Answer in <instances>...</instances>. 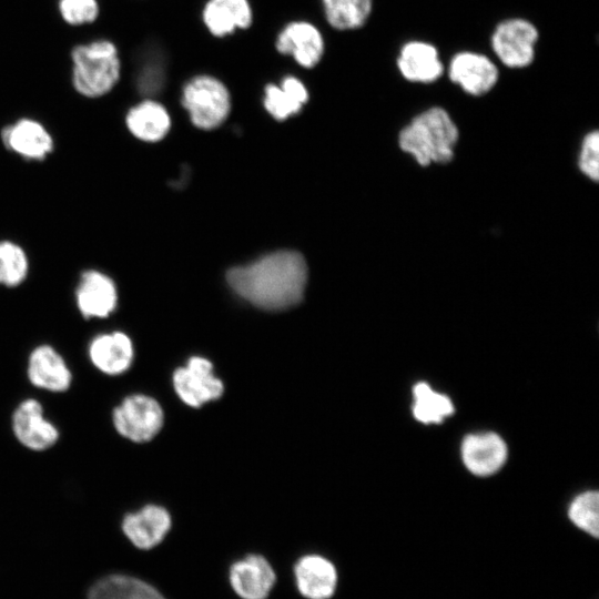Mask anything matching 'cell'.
<instances>
[{"instance_id":"1","label":"cell","mask_w":599,"mask_h":599,"mask_svg":"<svg viewBox=\"0 0 599 599\" xmlns=\"http://www.w3.org/2000/svg\"><path fill=\"white\" fill-rule=\"evenodd\" d=\"M226 277L242 298L260 308L280 311L302 300L307 267L297 252L278 251L230 270Z\"/></svg>"},{"instance_id":"2","label":"cell","mask_w":599,"mask_h":599,"mask_svg":"<svg viewBox=\"0 0 599 599\" xmlns=\"http://www.w3.org/2000/svg\"><path fill=\"white\" fill-rule=\"evenodd\" d=\"M459 135L449 112L434 105L417 113L399 130L397 144L422 167L444 165L454 160Z\"/></svg>"},{"instance_id":"3","label":"cell","mask_w":599,"mask_h":599,"mask_svg":"<svg viewBox=\"0 0 599 599\" xmlns=\"http://www.w3.org/2000/svg\"><path fill=\"white\" fill-rule=\"evenodd\" d=\"M73 85L82 95L97 98L108 93L119 81L121 62L115 45L98 40L73 49Z\"/></svg>"},{"instance_id":"4","label":"cell","mask_w":599,"mask_h":599,"mask_svg":"<svg viewBox=\"0 0 599 599\" xmlns=\"http://www.w3.org/2000/svg\"><path fill=\"white\" fill-rule=\"evenodd\" d=\"M182 104L194 125L210 130L219 126L231 110L226 85L211 74L192 77L182 89Z\"/></svg>"},{"instance_id":"5","label":"cell","mask_w":599,"mask_h":599,"mask_svg":"<svg viewBox=\"0 0 599 599\" xmlns=\"http://www.w3.org/2000/svg\"><path fill=\"white\" fill-rule=\"evenodd\" d=\"M539 39L537 27L525 18H507L498 22L490 35V47L498 61L509 69L529 67L536 57Z\"/></svg>"},{"instance_id":"6","label":"cell","mask_w":599,"mask_h":599,"mask_svg":"<svg viewBox=\"0 0 599 599\" xmlns=\"http://www.w3.org/2000/svg\"><path fill=\"white\" fill-rule=\"evenodd\" d=\"M112 423L120 436L133 443H146L163 427L164 412L155 398L133 394L114 407Z\"/></svg>"},{"instance_id":"7","label":"cell","mask_w":599,"mask_h":599,"mask_svg":"<svg viewBox=\"0 0 599 599\" xmlns=\"http://www.w3.org/2000/svg\"><path fill=\"white\" fill-rule=\"evenodd\" d=\"M173 387L180 399L191 407L220 398L224 385L213 373L212 363L201 356H192L186 365L173 373Z\"/></svg>"},{"instance_id":"8","label":"cell","mask_w":599,"mask_h":599,"mask_svg":"<svg viewBox=\"0 0 599 599\" xmlns=\"http://www.w3.org/2000/svg\"><path fill=\"white\" fill-rule=\"evenodd\" d=\"M449 80L466 94L483 97L498 83L499 69L486 54L476 51L455 53L447 67Z\"/></svg>"},{"instance_id":"9","label":"cell","mask_w":599,"mask_h":599,"mask_svg":"<svg viewBox=\"0 0 599 599\" xmlns=\"http://www.w3.org/2000/svg\"><path fill=\"white\" fill-rule=\"evenodd\" d=\"M278 53L290 55L305 69L315 68L325 52V41L319 29L305 20L285 24L275 40Z\"/></svg>"},{"instance_id":"10","label":"cell","mask_w":599,"mask_h":599,"mask_svg":"<svg viewBox=\"0 0 599 599\" xmlns=\"http://www.w3.org/2000/svg\"><path fill=\"white\" fill-rule=\"evenodd\" d=\"M12 430L22 446L34 451L51 448L60 436L55 425L45 418L41 403L34 398L24 399L17 406Z\"/></svg>"},{"instance_id":"11","label":"cell","mask_w":599,"mask_h":599,"mask_svg":"<svg viewBox=\"0 0 599 599\" xmlns=\"http://www.w3.org/2000/svg\"><path fill=\"white\" fill-rule=\"evenodd\" d=\"M396 67L406 81L419 84L434 83L445 72L438 49L424 40L405 42L398 51Z\"/></svg>"},{"instance_id":"12","label":"cell","mask_w":599,"mask_h":599,"mask_svg":"<svg viewBox=\"0 0 599 599\" xmlns=\"http://www.w3.org/2000/svg\"><path fill=\"white\" fill-rule=\"evenodd\" d=\"M27 375L33 386L53 393L67 392L72 384L67 362L50 345H39L30 353Z\"/></svg>"},{"instance_id":"13","label":"cell","mask_w":599,"mask_h":599,"mask_svg":"<svg viewBox=\"0 0 599 599\" xmlns=\"http://www.w3.org/2000/svg\"><path fill=\"white\" fill-rule=\"evenodd\" d=\"M88 354L92 365L110 376L125 373L134 358L131 338L119 331L95 336L89 345Z\"/></svg>"},{"instance_id":"14","label":"cell","mask_w":599,"mask_h":599,"mask_svg":"<svg viewBox=\"0 0 599 599\" xmlns=\"http://www.w3.org/2000/svg\"><path fill=\"white\" fill-rule=\"evenodd\" d=\"M171 528L169 511L158 505H146L125 515L122 530L128 539L140 549H151L160 544Z\"/></svg>"},{"instance_id":"15","label":"cell","mask_w":599,"mask_h":599,"mask_svg":"<svg viewBox=\"0 0 599 599\" xmlns=\"http://www.w3.org/2000/svg\"><path fill=\"white\" fill-rule=\"evenodd\" d=\"M461 458L473 474L489 476L506 461L507 446L495 433L468 435L461 444Z\"/></svg>"},{"instance_id":"16","label":"cell","mask_w":599,"mask_h":599,"mask_svg":"<svg viewBox=\"0 0 599 599\" xmlns=\"http://www.w3.org/2000/svg\"><path fill=\"white\" fill-rule=\"evenodd\" d=\"M234 591L243 599H265L275 582V572L265 558L250 555L230 569Z\"/></svg>"},{"instance_id":"17","label":"cell","mask_w":599,"mask_h":599,"mask_svg":"<svg viewBox=\"0 0 599 599\" xmlns=\"http://www.w3.org/2000/svg\"><path fill=\"white\" fill-rule=\"evenodd\" d=\"M116 303V288L109 276L97 271H88L81 276L77 288V304L84 317H108Z\"/></svg>"},{"instance_id":"18","label":"cell","mask_w":599,"mask_h":599,"mask_svg":"<svg viewBox=\"0 0 599 599\" xmlns=\"http://www.w3.org/2000/svg\"><path fill=\"white\" fill-rule=\"evenodd\" d=\"M207 31L217 38L247 29L253 22V9L248 0H207L202 10Z\"/></svg>"},{"instance_id":"19","label":"cell","mask_w":599,"mask_h":599,"mask_svg":"<svg viewBox=\"0 0 599 599\" xmlns=\"http://www.w3.org/2000/svg\"><path fill=\"white\" fill-rule=\"evenodd\" d=\"M300 592L308 599H328L333 596L337 573L334 565L317 555L302 557L295 568Z\"/></svg>"},{"instance_id":"20","label":"cell","mask_w":599,"mask_h":599,"mask_svg":"<svg viewBox=\"0 0 599 599\" xmlns=\"http://www.w3.org/2000/svg\"><path fill=\"white\" fill-rule=\"evenodd\" d=\"M2 141L23 158L41 160L52 151V139L37 121L22 119L3 129Z\"/></svg>"},{"instance_id":"21","label":"cell","mask_w":599,"mask_h":599,"mask_svg":"<svg viewBox=\"0 0 599 599\" xmlns=\"http://www.w3.org/2000/svg\"><path fill=\"white\" fill-rule=\"evenodd\" d=\"M307 100L306 85L294 75H286L280 84L268 83L264 88V108L278 121L297 114Z\"/></svg>"},{"instance_id":"22","label":"cell","mask_w":599,"mask_h":599,"mask_svg":"<svg viewBox=\"0 0 599 599\" xmlns=\"http://www.w3.org/2000/svg\"><path fill=\"white\" fill-rule=\"evenodd\" d=\"M126 125L138 139L155 142L163 139L169 132L171 119L161 103L154 100H144L129 111Z\"/></svg>"},{"instance_id":"23","label":"cell","mask_w":599,"mask_h":599,"mask_svg":"<svg viewBox=\"0 0 599 599\" xmlns=\"http://www.w3.org/2000/svg\"><path fill=\"white\" fill-rule=\"evenodd\" d=\"M88 599H165L145 581L123 575L99 580L89 591Z\"/></svg>"},{"instance_id":"24","label":"cell","mask_w":599,"mask_h":599,"mask_svg":"<svg viewBox=\"0 0 599 599\" xmlns=\"http://www.w3.org/2000/svg\"><path fill=\"white\" fill-rule=\"evenodd\" d=\"M321 2L327 23L338 31L362 28L373 11V0H321Z\"/></svg>"},{"instance_id":"25","label":"cell","mask_w":599,"mask_h":599,"mask_svg":"<svg viewBox=\"0 0 599 599\" xmlns=\"http://www.w3.org/2000/svg\"><path fill=\"white\" fill-rule=\"evenodd\" d=\"M413 414L424 424H438L454 413V405L449 397L436 393L432 387L420 382L414 386Z\"/></svg>"},{"instance_id":"26","label":"cell","mask_w":599,"mask_h":599,"mask_svg":"<svg viewBox=\"0 0 599 599\" xmlns=\"http://www.w3.org/2000/svg\"><path fill=\"white\" fill-rule=\"evenodd\" d=\"M572 524L585 532L598 537L599 532V495L586 491L577 496L568 510Z\"/></svg>"},{"instance_id":"27","label":"cell","mask_w":599,"mask_h":599,"mask_svg":"<svg viewBox=\"0 0 599 599\" xmlns=\"http://www.w3.org/2000/svg\"><path fill=\"white\" fill-rule=\"evenodd\" d=\"M27 272L28 261L23 250L11 242H0V284L19 285Z\"/></svg>"},{"instance_id":"28","label":"cell","mask_w":599,"mask_h":599,"mask_svg":"<svg viewBox=\"0 0 599 599\" xmlns=\"http://www.w3.org/2000/svg\"><path fill=\"white\" fill-rule=\"evenodd\" d=\"M577 167L588 180L597 183L599 180V131L587 132L579 146Z\"/></svg>"},{"instance_id":"29","label":"cell","mask_w":599,"mask_h":599,"mask_svg":"<svg viewBox=\"0 0 599 599\" xmlns=\"http://www.w3.org/2000/svg\"><path fill=\"white\" fill-rule=\"evenodd\" d=\"M59 9L70 24L92 22L99 13L97 0H60Z\"/></svg>"}]
</instances>
